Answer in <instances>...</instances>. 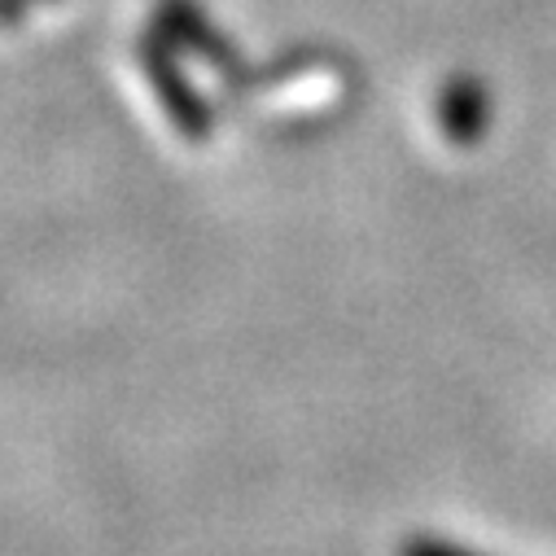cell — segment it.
I'll list each match as a JSON object with an SVG mask.
<instances>
[{
	"label": "cell",
	"mask_w": 556,
	"mask_h": 556,
	"mask_svg": "<svg viewBox=\"0 0 556 556\" xmlns=\"http://www.w3.org/2000/svg\"><path fill=\"white\" fill-rule=\"evenodd\" d=\"M399 556H469V552L447 547V543H430V539H416V543H403Z\"/></svg>",
	"instance_id": "6da1fadb"
}]
</instances>
